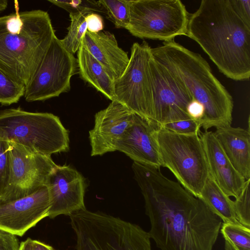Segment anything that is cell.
Wrapping results in <instances>:
<instances>
[{"instance_id": "cell-30", "label": "cell", "mask_w": 250, "mask_h": 250, "mask_svg": "<svg viewBox=\"0 0 250 250\" xmlns=\"http://www.w3.org/2000/svg\"><path fill=\"white\" fill-rule=\"evenodd\" d=\"M236 13L250 26V0H229Z\"/></svg>"}, {"instance_id": "cell-25", "label": "cell", "mask_w": 250, "mask_h": 250, "mask_svg": "<svg viewBox=\"0 0 250 250\" xmlns=\"http://www.w3.org/2000/svg\"><path fill=\"white\" fill-rule=\"evenodd\" d=\"M25 86L0 68V104L9 105L24 96Z\"/></svg>"}, {"instance_id": "cell-36", "label": "cell", "mask_w": 250, "mask_h": 250, "mask_svg": "<svg viewBox=\"0 0 250 250\" xmlns=\"http://www.w3.org/2000/svg\"><path fill=\"white\" fill-rule=\"evenodd\" d=\"M8 5V1L6 0H0V12L6 9Z\"/></svg>"}, {"instance_id": "cell-32", "label": "cell", "mask_w": 250, "mask_h": 250, "mask_svg": "<svg viewBox=\"0 0 250 250\" xmlns=\"http://www.w3.org/2000/svg\"><path fill=\"white\" fill-rule=\"evenodd\" d=\"M87 31L96 33L102 31L104 28L102 17L97 13H90L85 16Z\"/></svg>"}, {"instance_id": "cell-27", "label": "cell", "mask_w": 250, "mask_h": 250, "mask_svg": "<svg viewBox=\"0 0 250 250\" xmlns=\"http://www.w3.org/2000/svg\"><path fill=\"white\" fill-rule=\"evenodd\" d=\"M49 2L60 7L70 13L84 11L105 13V12L98 1L94 0H48Z\"/></svg>"}, {"instance_id": "cell-14", "label": "cell", "mask_w": 250, "mask_h": 250, "mask_svg": "<svg viewBox=\"0 0 250 250\" xmlns=\"http://www.w3.org/2000/svg\"><path fill=\"white\" fill-rule=\"evenodd\" d=\"M50 207L46 185L24 197L0 200V229L21 236L41 220L48 217Z\"/></svg>"}, {"instance_id": "cell-34", "label": "cell", "mask_w": 250, "mask_h": 250, "mask_svg": "<svg viewBox=\"0 0 250 250\" xmlns=\"http://www.w3.org/2000/svg\"><path fill=\"white\" fill-rule=\"evenodd\" d=\"M32 250H56L52 246L41 241L32 240Z\"/></svg>"}, {"instance_id": "cell-37", "label": "cell", "mask_w": 250, "mask_h": 250, "mask_svg": "<svg viewBox=\"0 0 250 250\" xmlns=\"http://www.w3.org/2000/svg\"><path fill=\"white\" fill-rule=\"evenodd\" d=\"M225 250H236L234 247L228 241L225 240Z\"/></svg>"}, {"instance_id": "cell-26", "label": "cell", "mask_w": 250, "mask_h": 250, "mask_svg": "<svg viewBox=\"0 0 250 250\" xmlns=\"http://www.w3.org/2000/svg\"><path fill=\"white\" fill-rule=\"evenodd\" d=\"M250 179L245 181L240 194L233 201V208L238 222L250 229Z\"/></svg>"}, {"instance_id": "cell-19", "label": "cell", "mask_w": 250, "mask_h": 250, "mask_svg": "<svg viewBox=\"0 0 250 250\" xmlns=\"http://www.w3.org/2000/svg\"><path fill=\"white\" fill-rule=\"evenodd\" d=\"M214 136L228 159L245 180L250 179V128H216Z\"/></svg>"}, {"instance_id": "cell-11", "label": "cell", "mask_w": 250, "mask_h": 250, "mask_svg": "<svg viewBox=\"0 0 250 250\" xmlns=\"http://www.w3.org/2000/svg\"><path fill=\"white\" fill-rule=\"evenodd\" d=\"M9 175L0 200L8 201L31 194L46 185L56 164L51 157L32 152L9 142Z\"/></svg>"}, {"instance_id": "cell-22", "label": "cell", "mask_w": 250, "mask_h": 250, "mask_svg": "<svg viewBox=\"0 0 250 250\" xmlns=\"http://www.w3.org/2000/svg\"><path fill=\"white\" fill-rule=\"evenodd\" d=\"M90 11L69 14L70 24L65 37L61 40L64 47L71 53L77 52L82 44L83 39L87 31L85 16Z\"/></svg>"}, {"instance_id": "cell-13", "label": "cell", "mask_w": 250, "mask_h": 250, "mask_svg": "<svg viewBox=\"0 0 250 250\" xmlns=\"http://www.w3.org/2000/svg\"><path fill=\"white\" fill-rule=\"evenodd\" d=\"M46 185L50 199V218L69 215L85 208L84 179L77 170L56 164L47 176Z\"/></svg>"}, {"instance_id": "cell-16", "label": "cell", "mask_w": 250, "mask_h": 250, "mask_svg": "<svg viewBox=\"0 0 250 250\" xmlns=\"http://www.w3.org/2000/svg\"><path fill=\"white\" fill-rule=\"evenodd\" d=\"M159 128L152 120L135 113L116 151L124 153L135 162L160 168L162 165L157 141Z\"/></svg>"}, {"instance_id": "cell-33", "label": "cell", "mask_w": 250, "mask_h": 250, "mask_svg": "<svg viewBox=\"0 0 250 250\" xmlns=\"http://www.w3.org/2000/svg\"><path fill=\"white\" fill-rule=\"evenodd\" d=\"M187 113L190 119L201 121L204 116L205 109L203 105L195 99H193L187 107Z\"/></svg>"}, {"instance_id": "cell-23", "label": "cell", "mask_w": 250, "mask_h": 250, "mask_svg": "<svg viewBox=\"0 0 250 250\" xmlns=\"http://www.w3.org/2000/svg\"><path fill=\"white\" fill-rule=\"evenodd\" d=\"M132 0H100L108 19L118 28L126 29L130 19V6Z\"/></svg>"}, {"instance_id": "cell-21", "label": "cell", "mask_w": 250, "mask_h": 250, "mask_svg": "<svg viewBox=\"0 0 250 250\" xmlns=\"http://www.w3.org/2000/svg\"><path fill=\"white\" fill-rule=\"evenodd\" d=\"M199 198L223 223H239L235 214L233 201L224 192L209 174Z\"/></svg>"}, {"instance_id": "cell-29", "label": "cell", "mask_w": 250, "mask_h": 250, "mask_svg": "<svg viewBox=\"0 0 250 250\" xmlns=\"http://www.w3.org/2000/svg\"><path fill=\"white\" fill-rule=\"evenodd\" d=\"M9 142L0 139V197L8 183L9 175Z\"/></svg>"}, {"instance_id": "cell-20", "label": "cell", "mask_w": 250, "mask_h": 250, "mask_svg": "<svg viewBox=\"0 0 250 250\" xmlns=\"http://www.w3.org/2000/svg\"><path fill=\"white\" fill-rule=\"evenodd\" d=\"M77 59L81 78L111 101H115L114 81L82 44L77 51Z\"/></svg>"}, {"instance_id": "cell-24", "label": "cell", "mask_w": 250, "mask_h": 250, "mask_svg": "<svg viewBox=\"0 0 250 250\" xmlns=\"http://www.w3.org/2000/svg\"><path fill=\"white\" fill-rule=\"evenodd\" d=\"M220 230L236 250H250V229L240 223H223Z\"/></svg>"}, {"instance_id": "cell-3", "label": "cell", "mask_w": 250, "mask_h": 250, "mask_svg": "<svg viewBox=\"0 0 250 250\" xmlns=\"http://www.w3.org/2000/svg\"><path fill=\"white\" fill-rule=\"evenodd\" d=\"M153 58L163 65L187 88L205 109L201 127L205 131L231 125L233 101L226 88L213 74L208 63L198 53L174 40L151 48Z\"/></svg>"}, {"instance_id": "cell-4", "label": "cell", "mask_w": 250, "mask_h": 250, "mask_svg": "<svg viewBox=\"0 0 250 250\" xmlns=\"http://www.w3.org/2000/svg\"><path fill=\"white\" fill-rule=\"evenodd\" d=\"M0 17V68L26 86L56 35L48 13L37 9Z\"/></svg>"}, {"instance_id": "cell-6", "label": "cell", "mask_w": 250, "mask_h": 250, "mask_svg": "<svg viewBox=\"0 0 250 250\" xmlns=\"http://www.w3.org/2000/svg\"><path fill=\"white\" fill-rule=\"evenodd\" d=\"M0 139L46 156L69 149L68 131L57 116L19 107L0 110Z\"/></svg>"}, {"instance_id": "cell-8", "label": "cell", "mask_w": 250, "mask_h": 250, "mask_svg": "<svg viewBox=\"0 0 250 250\" xmlns=\"http://www.w3.org/2000/svg\"><path fill=\"white\" fill-rule=\"evenodd\" d=\"M189 15L180 0H132L126 29L139 38L168 42L186 35Z\"/></svg>"}, {"instance_id": "cell-7", "label": "cell", "mask_w": 250, "mask_h": 250, "mask_svg": "<svg viewBox=\"0 0 250 250\" xmlns=\"http://www.w3.org/2000/svg\"><path fill=\"white\" fill-rule=\"evenodd\" d=\"M157 141L162 167L167 168L178 183L199 198L209 175L199 134L182 135L159 127Z\"/></svg>"}, {"instance_id": "cell-5", "label": "cell", "mask_w": 250, "mask_h": 250, "mask_svg": "<svg viewBox=\"0 0 250 250\" xmlns=\"http://www.w3.org/2000/svg\"><path fill=\"white\" fill-rule=\"evenodd\" d=\"M69 216L77 250H152L148 232L138 225L86 208Z\"/></svg>"}, {"instance_id": "cell-12", "label": "cell", "mask_w": 250, "mask_h": 250, "mask_svg": "<svg viewBox=\"0 0 250 250\" xmlns=\"http://www.w3.org/2000/svg\"><path fill=\"white\" fill-rule=\"evenodd\" d=\"M153 84V121L160 127L190 119L187 107L193 98L184 85L152 57L149 60Z\"/></svg>"}, {"instance_id": "cell-35", "label": "cell", "mask_w": 250, "mask_h": 250, "mask_svg": "<svg viewBox=\"0 0 250 250\" xmlns=\"http://www.w3.org/2000/svg\"><path fill=\"white\" fill-rule=\"evenodd\" d=\"M19 250H32V239L30 238L20 243Z\"/></svg>"}, {"instance_id": "cell-28", "label": "cell", "mask_w": 250, "mask_h": 250, "mask_svg": "<svg viewBox=\"0 0 250 250\" xmlns=\"http://www.w3.org/2000/svg\"><path fill=\"white\" fill-rule=\"evenodd\" d=\"M160 127L182 135L199 134L201 132V122L189 119L171 122Z\"/></svg>"}, {"instance_id": "cell-15", "label": "cell", "mask_w": 250, "mask_h": 250, "mask_svg": "<svg viewBox=\"0 0 250 250\" xmlns=\"http://www.w3.org/2000/svg\"><path fill=\"white\" fill-rule=\"evenodd\" d=\"M135 113L117 101L95 115L94 125L89 132L91 155L116 151L117 145L133 123Z\"/></svg>"}, {"instance_id": "cell-2", "label": "cell", "mask_w": 250, "mask_h": 250, "mask_svg": "<svg viewBox=\"0 0 250 250\" xmlns=\"http://www.w3.org/2000/svg\"><path fill=\"white\" fill-rule=\"evenodd\" d=\"M186 36L197 42L228 78L250 77V26L229 0H202L190 14Z\"/></svg>"}, {"instance_id": "cell-9", "label": "cell", "mask_w": 250, "mask_h": 250, "mask_svg": "<svg viewBox=\"0 0 250 250\" xmlns=\"http://www.w3.org/2000/svg\"><path fill=\"white\" fill-rule=\"evenodd\" d=\"M151 50L145 41L132 44L126 68L114 81V93L115 101L153 121V84L149 64Z\"/></svg>"}, {"instance_id": "cell-10", "label": "cell", "mask_w": 250, "mask_h": 250, "mask_svg": "<svg viewBox=\"0 0 250 250\" xmlns=\"http://www.w3.org/2000/svg\"><path fill=\"white\" fill-rule=\"evenodd\" d=\"M78 73L77 59L55 35L34 74L25 86L29 102L44 101L70 90V80Z\"/></svg>"}, {"instance_id": "cell-17", "label": "cell", "mask_w": 250, "mask_h": 250, "mask_svg": "<svg viewBox=\"0 0 250 250\" xmlns=\"http://www.w3.org/2000/svg\"><path fill=\"white\" fill-rule=\"evenodd\" d=\"M209 174L229 197L236 198L246 180L236 170L226 155L213 132H200Z\"/></svg>"}, {"instance_id": "cell-18", "label": "cell", "mask_w": 250, "mask_h": 250, "mask_svg": "<svg viewBox=\"0 0 250 250\" xmlns=\"http://www.w3.org/2000/svg\"><path fill=\"white\" fill-rule=\"evenodd\" d=\"M83 46L101 63L113 81L118 79L129 60L127 53L120 48L114 35L108 31L86 32Z\"/></svg>"}, {"instance_id": "cell-1", "label": "cell", "mask_w": 250, "mask_h": 250, "mask_svg": "<svg viewBox=\"0 0 250 250\" xmlns=\"http://www.w3.org/2000/svg\"><path fill=\"white\" fill-rule=\"evenodd\" d=\"M132 169L145 200L148 232L161 250H212L221 219L160 168L133 162Z\"/></svg>"}, {"instance_id": "cell-31", "label": "cell", "mask_w": 250, "mask_h": 250, "mask_svg": "<svg viewBox=\"0 0 250 250\" xmlns=\"http://www.w3.org/2000/svg\"><path fill=\"white\" fill-rule=\"evenodd\" d=\"M20 247L16 235L0 229V250H19Z\"/></svg>"}]
</instances>
